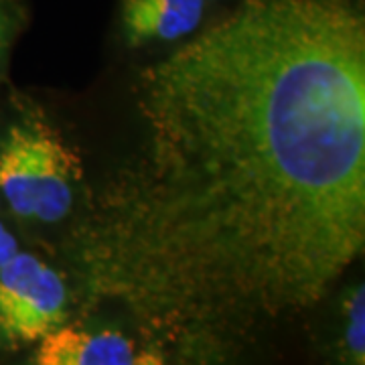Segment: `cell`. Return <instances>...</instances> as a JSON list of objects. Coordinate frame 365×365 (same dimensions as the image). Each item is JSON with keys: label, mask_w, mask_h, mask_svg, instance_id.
<instances>
[{"label": "cell", "mask_w": 365, "mask_h": 365, "mask_svg": "<svg viewBox=\"0 0 365 365\" xmlns=\"http://www.w3.org/2000/svg\"><path fill=\"white\" fill-rule=\"evenodd\" d=\"M132 98L138 143L67 237L83 290L195 357L319 307L365 246L361 0H244Z\"/></svg>", "instance_id": "obj_1"}, {"label": "cell", "mask_w": 365, "mask_h": 365, "mask_svg": "<svg viewBox=\"0 0 365 365\" xmlns=\"http://www.w3.org/2000/svg\"><path fill=\"white\" fill-rule=\"evenodd\" d=\"M79 179L81 160L53 128L26 122L9 130L0 148V191L16 215L63 220Z\"/></svg>", "instance_id": "obj_2"}, {"label": "cell", "mask_w": 365, "mask_h": 365, "mask_svg": "<svg viewBox=\"0 0 365 365\" xmlns=\"http://www.w3.org/2000/svg\"><path fill=\"white\" fill-rule=\"evenodd\" d=\"M66 300L59 274L39 258L16 252L0 268V339L11 345L41 341L61 325Z\"/></svg>", "instance_id": "obj_3"}, {"label": "cell", "mask_w": 365, "mask_h": 365, "mask_svg": "<svg viewBox=\"0 0 365 365\" xmlns=\"http://www.w3.org/2000/svg\"><path fill=\"white\" fill-rule=\"evenodd\" d=\"M35 364L39 365H134V343L120 333H88L78 327H55L39 341Z\"/></svg>", "instance_id": "obj_4"}, {"label": "cell", "mask_w": 365, "mask_h": 365, "mask_svg": "<svg viewBox=\"0 0 365 365\" xmlns=\"http://www.w3.org/2000/svg\"><path fill=\"white\" fill-rule=\"evenodd\" d=\"M201 16L160 9L144 0H122V23L132 45L144 41H175L193 33Z\"/></svg>", "instance_id": "obj_5"}, {"label": "cell", "mask_w": 365, "mask_h": 365, "mask_svg": "<svg viewBox=\"0 0 365 365\" xmlns=\"http://www.w3.org/2000/svg\"><path fill=\"white\" fill-rule=\"evenodd\" d=\"M347 345L357 364H364L365 339H364V288L353 294L351 311H349V329H347Z\"/></svg>", "instance_id": "obj_6"}, {"label": "cell", "mask_w": 365, "mask_h": 365, "mask_svg": "<svg viewBox=\"0 0 365 365\" xmlns=\"http://www.w3.org/2000/svg\"><path fill=\"white\" fill-rule=\"evenodd\" d=\"M16 252H19V246H16L14 235L0 223V268L11 260Z\"/></svg>", "instance_id": "obj_7"}, {"label": "cell", "mask_w": 365, "mask_h": 365, "mask_svg": "<svg viewBox=\"0 0 365 365\" xmlns=\"http://www.w3.org/2000/svg\"><path fill=\"white\" fill-rule=\"evenodd\" d=\"M2 33H4V25H2V13H0V41H2Z\"/></svg>", "instance_id": "obj_8"}]
</instances>
